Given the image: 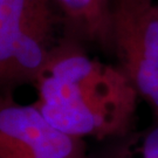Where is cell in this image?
<instances>
[{
    "label": "cell",
    "mask_w": 158,
    "mask_h": 158,
    "mask_svg": "<svg viewBox=\"0 0 158 158\" xmlns=\"http://www.w3.org/2000/svg\"><path fill=\"white\" fill-rule=\"evenodd\" d=\"M33 85L34 104L68 135L102 141L128 134L137 91L122 68L90 57L80 40L63 34Z\"/></svg>",
    "instance_id": "obj_1"
},
{
    "label": "cell",
    "mask_w": 158,
    "mask_h": 158,
    "mask_svg": "<svg viewBox=\"0 0 158 158\" xmlns=\"http://www.w3.org/2000/svg\"><path fill=\"white\" fill-rule=\"evenodd\" d=\"M53 0H0V89L32 85L56 45Z\"/></svg>",
    "instance_id": "obj_2"
},
{
    "label": "cell",
    "mask_w": 158,
    "mask_h": 158,
    "mask_svg": "<svg viewBox=\"0 0 158 158\" xmlns=\"http://www.w3.org/2000/svg\"><path fill=\"white\" fill-rule=\"evenodd\" d=\"M103 1H106L107 4H109V5L111 6V2H113V0H103Z\"/></svg>",
    "instance_id": "obj_7"
},
{
    "label": "cell",
    "mask_w": 158,
    "mask_h": 158,
    "mask_svg": "<svg viewBox=\"0 0 158 158\" xmlns=\"http://www.w3.org/2000/svg\"><path fill=\"white\" fill-rule=\"evenodd\" d=\"M0 158H91L85 139L52 125L36 106L0 89Z\"/></svg>",
    "instance_id": "obj_4"
},
{
    "label": "cell",
    "mask_w": 158,
    "mask_h": 158,
    "mask_svg": "<svg viewBox=\"0 0 158 158\" xmlns=\"http://www.w3.org/2000/svg\"><path fill=\"white\" fill-rule=\"evenodd\" d=\"M113 52L158 123V5L152 0H113Z\"/></svg>",
    "instance_id": "obj_3"
},
{
    "label": "cell",
    "mask_w": 158,
    "mask_h": 158,
    "mask_svg": "<svg viewBox=\"0 0 158 158\" xmlns=\"http://www.w3.org/2000/svg\"><path fill=\"white\" fill-rule=\"evenodd\" d=\"M91 158H158V123Z\"/></svg>",
    "instance_id": "obj_6"
},
{
    "label": "cell",
    "mask_w": 158,
    "mask_h": 158,
    "mask_svg": "<svg viewBox=\"0 0 158 158\" xmlns=\"http://www.w3.org/2000/svg\"><path fill=\"white\" fill-rule=\"evenodd\" d=\"M64 34L113 52L111 6L103 0H53Z\"/></svg>",
    "instance_id": "obj_5"
}]
</instances>
